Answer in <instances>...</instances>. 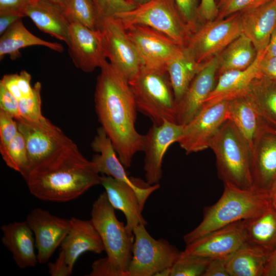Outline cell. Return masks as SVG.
<instances>
[{
  "label": "cell",
  "mask_w": 276,
  "mask_h": 276,
  "mask_svg": "<svg viewBox=\"0 0 276 276\" xmlns=\"http://www.w3.org/2000/svg\"><path fill=\"white\" fill-rule=\"evenodd\" d=\"M100 69L95 92L96 113L120 160L128 168L134 155L144 151L145 135L135 128L137 109L128 79L107 60Z\"/></svg>",
  "instance_id": "1"
},
{
  "label": "cell",
  "mask_w": 276,
  "mask_h": 276,
  "mask_svg": "<svg viewBox=\"0 0 276 276\" xmlns=\"http://www.w3.org/2000/svg\"><path fill=\"white\" fill-rule=\"evenodd\" d=\"M75 143L29 170L24 177L30 193L43 201L64 202L101 183V176Z\"/></svg>",
  "instance_id": "2"
},
{
  "label": "cell",
  "mask_w": 276,
  "mask_h": 276,
  "mask_svg": "<svg viewBox=\"0 0 276 276\" xmlns=\"http://www.w3.org/2000/svg\"><path fill=\"white\" fill-rule=\"evenodd\" d=\"M270 207L268 192L224 185L221 197L216 203L204 209L202 221L183 236V240L188 244L233 223L257 217Z\"/></svg>",
  "instance_id": "3"
},
{
  "label": "cell",
  "mask_w": 276,
  "mask_h": 276,
  "mask_svg": "<svg viewBox=\"0 0 276 276\" xmlns=\"http://www.w3.org/2000/svg\"><path fill=\"white\" fill-rule=\"evenodd\" d=\"M128 83L137 111L153 124L165 120L177 123L176 103L166 66L143 65Z\"/></svg>",
  "instance_id": "4"
},
{
  "label": "cell",
  "mask_w": 276,
  "mask_h": 276,
  "mask_svg": "<svg viewBox=\"0 0 276 276\" xmlns=\"http://www.w3.org/2000/svg\"><path fill=\"white\" fill-rule=\"evenodd\" d=\"M218 176L224 185L244 190L255 189L251 174V150L230 120H226L212 139Z\"/></svg>",
  "instance_id": "5"
},
{
  "label": "cell",
  "mask_w": 276,
  "mask_h": 276,
  "mask_svg": "<svg viewBox=\"0 0 276 276\" xmlns=\"http://www.w3.org/2000/svg\"><path fill=\"white\" fill-rule=\"evenodd\" d=\"M114 210L103 192L92 204L90 220L100 236L106 256L128 275L134 234L118 220Z\"/></svg>",
  "instance_id": "6"
},
{
  "label": "cell",
  "mask_w": 276,
  "mask_h": 276,
  "mask_svg": "<svg viewBox=\"0 0 276 276\" xmlns=\"http://www.w3.org/2000/svg\"><path fill=\"white\" fill-rule=\"evenodd\" d=\"M115 17L125 29L134 25L149 27L168 36L183 48L192 34L174 0H150Z\"/></svg>",
  "instance_id": "7"
},
{
  "label": "cell",
  "mask_w": 276,
  "mask_h": 276,
  "mask_svg": "<svg viewBox=\"0 0 276 276\" xmlns=\"http://www.w3.org/2000/svg\"><path fill=\"white\" fill-rule=\"evenodd\" d=\"M145 226L141 223L133 229L132 257L128 276H155L159 271L171 268L180 254L166 240L153 238Z\"/></svg>",
  "instance_id": "8"
},
{
  "label": "cell",
  "mask_w": 276,
  "mask_h": 276,
  "mask_svg": "<svg viewBox=\"0 0 276 276\" xmlns=\"http://www.w3.org/2000/svg\"><path fill=\"white\" fill-rule=\"evenodd\" d=\"M240 13L203 23L183 48L197 64L203 65L218 55L241 34Z\"/></svg>",
  "instance_id": "9"
},
{
  "label": "cell",
  "mask_w": 276,
  "mask_h": 276,
  "mask_svg": "<svg viewBox=\"0 0 276 276\" xmlns=\"http://www.w3.org/2000/svg\"><path fill=\"white\" fill-rule=\"evenodd\" d=\"M27 150L28 166L26 171L53 157L75 143L62 130L46 118L38 121L16 120Z\"/></svg>",
  "instance_id": "10"
},
{
  "label": "cell",
  "mask_w": 276,
  "mask_h": 276,
  "mask_svg": "<svg viewBox=\"0 0 276 276\" xmlns=\"http://www.w3.org/2000/svg\"><path fill=\"white\" fill-rule=\"evenodd\" d=\"M99 30L102 35L106 58L129 80L143 63L126 29L114 16L101 19Z\"/></svg>",
  "instance_id": "11"
},
{
  "label": "cell",
  "mask_w": 276,
  "mask_h": 276,
  "mask_svg": "<svg viewBox=\"0 0 276 276\" xmlns=\"http://www.w3.org/2000/svg\"><path fill=\"white\" fill-rule=\"evenodd\" d=\"M91 147L94 151L99 153L94 155L91 160L97 172L130 186L135 191L140 206L143 210L148 198L159 188V184H144L137 179L129 177L125 167L119 158L111 140L101 126L97 129V134L91 143Z\"/></svg>",
  "instance_id": "12"
},
{
  "label": "cell",
  "mask_w": 276,
  "mask_h": 276,
  "mask_svg": "<svg viewBox=\"0 0 276 276\" xmlns=\"http://www.w3.org/2000/svg\"><path fill=\"white\" fill-rule=\"evenodd\" d=\"M228 101L202 108L190 122L183 125L182 135L177 143L186 154L209 148L213 137L228 119Z\"/></svg>",
  "instance_id": "13"
},
{
  "label": "cell",
  "mask_w": 276,
  "mask_h": 276,
  "mask_svg": "<svg viewBox=\"0 0 276 276\" xmlns=\"http://www.w3.org/2000/svg\"><path fill=\"white\" fill-rule=\"evenodd\" d=\"M143 65L165 66L183 55L184 49L164 34L149 27L134 25L126 29Z\"/></svg>",
  "instance_id": "14"
},
{
  "label": "cell",
  "mask_w": 276,
  "mask_h": 276,
  "mask_svg": "<svg viewBox=\"0 0 276 276\" xmlns=\"http://www.w3.org/2000/svg\"><path fill=\"white\" fill-rule=\"evenodd\" d=\"M183 126L165 120L161 125L153 124L145 134L144 169L149 185L159 184L164 156L168 148L179 141Z\"/></svg>",
  "instance_id": "15"
},
{
  "label": "cell",
  "mask_w": 276,
  "mask_h": 276,
  "mask_svg": "<svg viewBox=\"0 0 276 276\" xmlns=\"http://www.w3.org/2000/svg\"><path fill=\"white\" fill-rule=\"evenodd\" d=\"M26 221L34 234L38 261L40 264L46 263L67 234L71 227L70 220L35 208L27 215Z\"/></svg>",
  "instance_id": "16"
},
{
  "label": "cell",
  "mask_w": 276,
  "mask_h": 276,
  "mask_svg": "<svg viewBox=\"0 0 276 276\" xmlns=\"http://www.w3.org/2000/svg\"><path fill=\"white\" fill-rule=\"evenodd\" d=\"M68 53L76 67L85 73L101 67L106 61L100 30L90 29L80 24L71 23Z\"/></svg>",
  "instance_id": "17"
},
{
  "label": "cell",
  "mask_w": 276,
  "mask_h": 276,
  "mask_svg": "<svg viewBox=\"0 0 276 276\" xmlns=\"http://www.w3.org/2000/svg\"><path fill=\"white\" fill-rule=\"evenodd\" d=\"M242 221L225 226L194 240L186 244L184 251L210 259L227 260L246 244Z\"/></svg>",
  "instance_id": "18"
},
{
  "label": "cell",
  "mask_w": 276,
  "mask_h": 276,
  "mask_svg": "<svg viewBox=\"0 0 276 276\" xmlns=\"http://www.w3.org/2000/svg\"><path fill=\"white\" fill-rule=\"evenodd\" d=\"M218 55L205 62L176 105L177 123L185 125L201 110L217 79Z\"/></svg>",
  "instance_id": "19"
},
{
  "label": "cell",
  "mask_w": 276,
  "mask_h": 276,
  "mask_svg": "<svg viewBox=\"0 0 276 276\" xmlns=\"http://www.w3.org/2000/svg\"><path fill=\"white\" fill-rule=\"evenodd\" d=\"M250 167L254 188L268 192L276 177V132L265 131L256 140Z\"/></svg>",
  "instance_id": "20"
},
{
  "label": "cell",
  "mask_w": 276,
  "mask_h": 276,
  "mask_svg": "<svg viewBox=\"0 0 276 276\" xmlns=\"http://www.w3.org/2000/svg\"><path fill=\"white\" fill-rule=\"evenodd\" d=\"M70 229L60 245V252L72 270L78 259L87 251L100 254L105 251L102 241L90 220L72 218Z\"/></svg>",
  "instance_id": "21"
},
{
  "label": "cell",
  "mask_w": 276,
  "mask_h": 276,
  "mask_svg": "<svg viewBox=\"0 0 276 276\" xmlns=\"http://www.w3.org/2000/svg\"><path fill=\"white\" fill-rule=\"evenodd\" d=\"M239 13L242 33L251 41L257 52L264 50L276 28V0Z\"/></svg>",
  "instance_id": "22"
},
{
  "label": "cell",
  "mask_w": 276,
  "mask_h": 276,
  "mask_svg": "<svg viewBox=\"0 0 276 276\" xmlns=\"http://www.w3.org/2000/svg\"><path fill=\"white\" fill-rule=\"evenodd\" d=\"M264 51L258 52L255 61L247 68L229 71L220 75L202 108L246 94L252 81L261 76L260 62Z\"/></svg>",
  "instance_id": "23"
},
{
  "label": "cell",
  "mask_w": 276,
  "mask_h": 276,
  "mask_svg": "<svg viewBox=\"0 0 276 276\" xmlns=\"http://www.w3.org/2000/svg\"><path fill=\"white\" fill-rule=\"evenodd\" d=\"M105 190L111 205L121 211L126 218V226L133 233V229L140 224L147 225L143 218L142 209L134 190L127 183L111 176L102 175L101 183Z\"/></svg>",
  "instance_id": "24"
},
{
  "label": "cell",
  "mask_w": 276,
  "mask_h": 276,
  "mask_svg": "<svg viewBox=\"0 0 276 276\" xmlns=\"http://www.w3.org/2000/svg\"><path fill=\"white\" fill-rule=\"evenodd\" d=\"M2 242L11 252L20 269L34 267L38 262L33 233L26 221L13 222L1 226Z\"/></svg>",
  "instance_id": "25"
},
{
  "label": "cell",
  "mask_w": 276,
  "mask_h": 276,
  "mask_svg": "<svg viewBox=\"0 0 276 276\" xmlns=\"http://www.w3.org/2000/svg\"><path fill=\"white\" fill-rule=\"evenodd\" d=\"M25 15L40 31L68 44L70 22L61 7L45 0H35L28 7Z\"/></svg>",
  "instance_id": "26"
},
{
  "label": "cell",
  "mask_w": 276,
  "mask_h": 276,
  "mask_svg": "<svg viewBox=\"0 0 276 276\" xmlns=\"http://www.w3.org/2000/svg\"><path fill=\"white\" fill-rule=\"evenodd\" d=\"M228 112V120L233 122L247 141L250 150L262 132L273 131L260 117L246 94L229 100Z\"/></svg>",
  "instance_id": "27"
},
{
  "label": "cell",
  "mask_w": 276,
  "mask_h": 276,
  "mask_svg": "<svg viewBox=\"0 0 276 276\" xmlns=\"http://www.w3.org/2000/svg\"><path fill=\"white\" fill-rule=\"evenodd\" d=\"M242 222L247 245L267 255L276 247V211L271 206L257 217Z\"/></svg>",
  "instance_id": "28"
},
{
  "label": "cell",
  "mask_w": 276,
  "mask_h": 276,
  "mask_svg": "<svg viewBox=\"0 0 276 276\" xmlns=\"http://www.w3.org/2000/svg\"><path fill=\"white\" fill-rule=\"evenodd\" d=\"M33 45L44 46L59 53L64 50L62 44L43 40L33 34L26 28L21 18L1 35L0 60L6 55H9L11 60H15L21 56V49Z\"/></svg>",
  "instance_id": "29"
},
{
  "label": "cell",
  "mask_w": 276,
  "mask_h": 276,
  "mask_svg": "<svg viewBox=\"0 0 276 276\" xmlns=\"http://www.w3.org/2000/svg\"><path fill=\"white\" fill-rule=\"evenodd\" d=\"M246 94L262 119L276 132V81L261 76L252 81Z\"/></svg>",
  "instance_id": "30"
},
{
  "label": "cell",
  "mask_w": 276,
  "mask_h": 276,
  "mask_svg": "<svg viewBox=\"0 0 276 276\" xmlns=\"http://www.w3.org/2000/svg\"><path fill=\"white\" fill-rule=\"evenodd\" d=\"M257 53L251 41L241 33L218 54L217 77L227 71L247 68L255 61Z\"/></svg>",
  "instance_id": "31"
},
{
  "label": "cell",
  "mask_w": 276,
  "mask_h": 276,
  "mask_svg": "<svg viewBox=\"0 0 276 276\" xmlns=\"http://www.w3.org/2000/svg\"><path fill=\"white\" fill-rule=\"evenodd\" d=\"M267 255L246 244L226 261L229 276H263Z\"/></svg>",
  "instance_id": "32"
},
{
  "label": "cell",
  "mask_w": 276,
  "mask_h": 276,
  "mask_svg": "<svg viewBox=\"0 0 276 276\" xmlns=\"http://www.w3.org/2000/svg\"><path fill=\"white\" fill-rule=\"evenodd\" d=\"M183 56L168 62L166 68L169 75L177 104L181 99L192 81L202 67L185 50Z\"/></svg>",
  "instance_id": "33"
},
{
  "label": "cell",
  "mask_w": 276,
  "mask_h": 276,
  "mask_svg": "<svg viewBox=\"0 0 276 276\" xmlns=\"http://www.w3.org/2000/svg\"><path fill=\"white\" fill-rule=\"evenodd\" d=\"M63 9L70 24L76 22L99 30L101 19L91 0H67Z\"/></svg>",
  "instance_id": "34"
},
{
  "label": "cell",
  "mask_w": 276,
  "mask_h": 276,
  "mask_svg": "<svg viewBox=\"0 0 276 276\" xmlns=\"http://www.w3.org/2000/svg\"><path fill=\"white\" fill-rule=\"evenodd\" d=\"M0 153L8 167L24 174L28 166V154L25 139L19 131L5 148L0 150Z\"/></svg>",
  "instance_id": "35"
},
{
  "label": "cell",
  "mask_w": 276,
  "mask_h": 276,
  "mask_svg": "<svg viewBox=\"0 0 276 276\" xmlns=\"http://www.w3.org/2000/svg\"><path fill=\"white\" fill-rule=\"evenodd\" d=\"M210 260L181 251L171 267L170 276H203Z\"/></svg>",
  "instance_id": "36"
},
{
  "label": "cell",
  "mask_w": 276,
  "mask_h": 276,
  "mask_svg": "<svg viewBox=\"0 0 276 276\" xmlns=\"http://www.w3.org/2000/svg\"><path fill=\"white\" fill-rule=\"evenodd\" d=\"M33 87L32 96L19 101V110L20 116L19 120L38 121L44 118L41 110V84L40 82L37 81Z\"/></svg>",
  "instance_id": "37"
},
{
  "label": "cell",
  "mask_w": 276,
  "mask_h": 276,
  "mask_svg": "<svg viewBox=\"0 0 276 276\" xmlns=\"http://www.w3.org/2000/svg\"><path fill=\"white\" fill-rule=\"evenodd\" d=\"M101 19L114 17L135 8L137 5L128 0H91Z\"/></svg>",
  "instance_id": "38"
},
{
  "label": "cell",
  "mask_w": 276,
  "mask_h": 276,
  "mask_svg": "<svg viewBox=\"0 0 276 276\" xmlns=\"http://www.w3.org/2000/svg\"><path fill=\"white\" fill-rule=\"evenodd\" d=\"M186 24L192 33L204 23L199 15L200 0H174Z\"/></svg>",
  "instance_id": "39"
},
{
  "label": "cell",
  "mask_w": 276,
  "mask_h": 276,
  "mask_svg": "<svg viewBox=\"0 0 276 276\" xmlns=\"http://www.w3.org/2000/svg\"><path fill=\"white\" fill-rule=\"evenodd\" d=\"M268 0H219L216 19H222L233 14L261 5Z\"/></svg>",
  "instance_id": "40"
},
{
  "label": "cell",
  "mask_w": 276,
  "mask_h": 276,
  "mask_svg": "<svg viewBox=\"0 0 276 276\" xmlns=\"http://www.w3.org/2000/svg\"><path fill=\"white\" fill-rule=\"evenodd\" d=\"M18 131L17 121L11 115L0 110V150L5 148Z\"/></svg>",
  "instance_id": "41"
},
{
  "label": "cell",
  "mask_w": 276,
  "mask_h": 276,
  "mask_svg": "<svg viewBox=\"0 0 276 276\" xmlns=\"http://www.w3.org/2000/svg\"><path fill=\"white\" fill-rule=\"evenodd\" d=\"M88 276H128L127 273L106 257L100 258L93 262Z\"/></svg>",
  "instance_id": "42"
},
{
  "label": "cell",
  "mask_w": 276,
  "mask_h": 276,
  "mask_svg": "<svg viewBox=\"0 0 276 276\" xmlns=\"http://www.w3.org/2000/svg\"><path fill=\"white\" fill-rule=\"evenodd\" d=\"M0 110L11 115L16 120L20 119L19 100L0 83Z\"/></svg>",
  "instance_id": "43"
},
{
  "label": "cell",
  "mask_w": 276,
  "mask_h": 276,
  "mask_svg": "<svg viewBox=\"0 0 276 276\" xmlns=\"http://www.w3.org/2000/svg\"><path fill=\"white\" fill-rule=\"evenodd\" d=\"M35 0H0V14L17 13L25 17L28 7Z\"/></svg>",
  "instance_id": "44"
},
{
  "label": "cell",
  "mask_w": 276,
  "mask_h": 276,
  "mask_svg": "<svg viewBox=\"0 0 276 276\" xmlns=\"http://www.w3.org/2000/svg\"><path fill=\"white\" fill-rule=\"evenodd\" d=\"M199 13L203 22L216 19L218 13L216 1L200 0Z\"/></svg>",
  "instance_id": "45"
},
{
  "label": "cell",
  "mask_w": 276,
  "mask_h": 276,
  "mask_svg": "<svg viewBox=\"0 0 276 276\" xmlns=\"http://www.w3.org/2000/svg\"><path fill=\"white\" fill-rule=\"evenodd\" d=\"M261 75L276 81V57L268 55L265 50L260 62Z\"/></svg>",
  "instance_id": "46"
},
{
  "label": "cell",
  "mask_w": 276,
  "mask_h": 276,
  "mask_svg": "<svg viewBox=\"0 0 276 276\" xmlns=\"http://www.w3.org/2000/svg\"><path fill=\"white\" fill-rule=\"evenodd\" d=\"M48 266L49 273L52 276H69L73 272L61 252L55 261L49 262Z\"/></svg>",
  "instance_id": "47"
},
{
  "label": "cell",
  "mask_w": 276,
  "mask_h": 276,
  "mask_svg": "<svg viewBox=\"0 0 276 276\" xmlns=\"http://www.w3.org/2000/svg\"><path fill=\"white\" fill-rule=\"evenodd\" d=\"M227 260L210 259L203 276H229L226 268Z\"/></svg>",
  "instance_id": "48"
},
{
  "label": "cell",
  "mask_w": 276,
  "mask_h": 276,
  "mask_svg": "<svg viewBox=\"0 0 276 276\" xmlns=\"http://www.w3.org/2000/svg\"><path fill=\"white\" fill-rule=\"evenodd\" d=\"M31 76L27 71H22L17 74V83L22 99L29 98L33 94V87L31 86Z\"/></svg>",
  "instance_id": "49"
},
{
  "label": "cell",
  "mask_w": 276,
  "mask_h": 276,
  "mask_svg": "<svg viewBox=\"0 0 276 276\" xmlns=\"http://www.w3.org/2000/svg\"><path fill=\"white\" fill-rule=\"evenodd\" d=\"M17 77V73L5 75L1 80L0 83L19 101L22 99V96L18 87Z\"/></svg>",
  "instance_id": "50"
},
{
  "label": "cell",
  "mask_w": 276,
  "mask_h": 276,
  "mask_svg": "<svg viewBox=\"0 0 276 276\" xmlns=\"http://www.w3.org/2000/svg\"><path fill=\"white\" fill-rule=\"evenodd\" d=\"M24 16L17 13L0 14V35L1 36L15 22Z\"/></svg>",
  "instance_id": "51"
},
{
  "label": "cell",
  "mask_w": 276,
  "mask_h": 276,
  "mask_svg": "<svg viewBox=\"0 0 276 276\" xmlns=\"http://www.w3.org/2000/svg\"><path fill=\"white\" fill-rule=\"evenodd\" d=\"M263 276H276V247L267 257Z\"/></svg>",
  "instance_id": "52"
},
{
  "label": "cell",
  "mask_w": 276,
  "mask_h": 276,
  "mask_svg": "<svg viewBox=\"0 0 276 276\" xmlns=\"http://www.w3.org/2000/svg\"><path fill=\"white\" fill-rule=\"evenodd\" d=\"M265 52V54L268 55L276 57V28L271 35Z\"/></svg>",
  "instance_id": "53"
},
{
  "label": "cell",
  "mask_w": 276,
  "mask_h": 276,
  "mask_svg": "<svg viewBox=\"0 0 276 276\" xmlns=\"http://www.w3.org/2000/svg\"><path fill=\"white\" fill-rule=\"evenodd\" d=\"M268 195L270 206L276 211V189L270 190Z\"/></svg>",
  "instance_id": "54"
},
{
  "label": "cell",
  "mask_w": 276,
  "mask_h": 276,
  "mask_svg": "<svg viewBox=\"0 0 276 276\" xmlns=\"http://www.w3.org/2000/svg\"><path fill=\"white\" fill-rule=\"evenodd\" d=\"M171 268L164 269L157 272L155 276H170Z\"/></svg>",
  "instance_id": "55"
},
{
  "label": "cell",
  "mask_w": 276,
  "mask_h": 276,
  "mask_svg": "<svg viewBox=\"0 0 276 276\" xmlns=\"http://www.w3.org/2000/svg\"><path fill=\"white\" fill-rule=\"evenodd\" d=\"M45 1H47L55 5L59 6L61 7L62 8H63L67 0H45Z\"/></svg>",
  "instance_id": "56"
},
{
  "label": "cell",
  "mask_w": 276,
  "mask_h": 276,
  "mask_svg": "<svg viewBox=\"0 0 276 276\" xmlns=\"http://www.w3.org/2000/svg\"><path fill=\"white\" fill-rule=\"evenodd\" d=\"M132 3H133L137 5V6L143 5L144 4H145L150 0H128Z\"/></svg>",
  "instance_id": "57"
},
{
  "label": "cell",
  "mask_w": 276,
  "mask_h": 276,
  "mask_svg": "<svg viewBox=\"0 0 276 276\" xmlns=\"http://www.w3.org/2000/svg\"><path fill=\"white\" fill-rule=\"evenodd\" d=\"M276 189V177L275 178V179H274V181H273V183L272 184V186L271 187V188H270V190H271V189Z\"/></svg>",
  "instance_id": "58"
},
{
  "label": "cell",
  "mask_w": 276,
  "mask_h": 276,
  "mask_svg": "<svg viewBox=\"0 0 276 276\" xmlns=\"http://www.w3.org/2000/svg\"><path fill=\"white\" fill-rule=\"evenodd\" d=\"M219 0H217V3L219 1Z\"/></svg>",
  "instance_id": "59"
}]
</instances>
